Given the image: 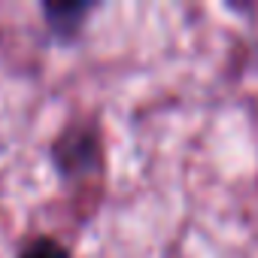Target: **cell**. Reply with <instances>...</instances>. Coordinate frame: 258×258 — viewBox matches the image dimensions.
I'll return each mask as SVG.
<instances>
[{"label": "cell", "mask_w": 258, "mask_h": 258, "mask_svg": "<svg viewBox=\"0 0 258 258\" xmlns=\"http://www.w3.org/2000/svg\"><path fill=\"white\" fill-rule=\"evenodd\" d=\"M22 258H67V255L55 240H37L31 249H25Z\"/></svg>", "instance_id": "cell-1"}]
</instances>
